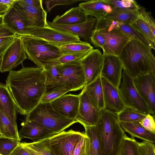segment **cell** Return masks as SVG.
Returning <instances> with one entry per match:
<instances>
[{"instance_id": "1", "label": "cell", "mask_w": 155, "mask_h": 155, "mask_svg": "<svg viewBox=\"0 0 155 155\" xmlns=\"http://www.w3.org/2000/svg\"><path fill=\"white\" fill-rule=\"evenodd\" d=\"M5 85L10 92L17 111L26 116L40 102L46 86L45 70L39 67L22 68L9 71Z\"/></svg>"}, {"instance_id": "2", "label": "cell", "mask_w": 155, "mask_h": 155, "mask_svg": "<svg viewBox=\"0 0 155 155\" xmlns=\"http://www.w3.org/2000/svg\"><path fill=\"white\" fill-rule=\"evenodd\" d=\"M123 70L133 78L148 73L155 75V58L151 49L131 38L118 57Z\"/></svg>"}, {"instance_id": "3", "label": "cell", "mask_w": 155, "mask_h": 155, "mask_svg": "<svg viewBox=\"0 0 155 155\" xmlns=\"http://www.w3.org/2000/svg\"><path fill=\"white\" fill-rule=\"evenodd\" d=\"M96 126L104 155H117L127 136L118 120L117 114L106 109L102 110Z\"/></svg>"}, {"instance_id": "4", "label": "cell", "mask_w": 155, "mask_h": 155, "mask_svg": "<svg viewBox=\"0 0 155 155\" xmlns=\"http://www.w3.org/2000/svg\"><path fill=\"white\" fill-rule=\"evenodd\" d=\"M57 66L61 78L56 83L46 86L44 94L64 89L75 91L83 89L85 86V75L81 60Z\"/></svg>"}, {"instance_id": "5", "label": "cell", "mask_w": 155, "mask_h": 155, "mask_svg": "<svg viewBox=\"0 0 155 155\" xmlns=\"http://www.w3.org/2000/svg\"><path fill=\"white\" fill-rule=\"evenodd\" d=\"M26 116L25 121L38 122L54 134L64 130L77 122L76 120L67 118L58 114L50 103H40Z\"/></svg>"}, {"instance_id": "6", "label": "cell", "mask_w": 155, "mask_h": 155, "mask_svg": "<svg viewBox=\"0 0 155 155\" xmlns=\"http://www.w3.org/2000/svg\"><path fill=\"white\" fill-rule=\"evenodd\" d=\"M20 36L28 59L37 67L43 68L47 63L62 55L56 46L45 41L29 35Z\"/></svg>"}, {"instance_id": "7", "label": "cell", "mask_w": 155, "mask_h": 155, "mask_svg": "<svg viewBox=\"0 0 155 155\" xmlns=\"http://www.w3.org/2000/svg\"><path fill=\"white\" fill-rule=\"evenodd\" d=\"M85 135L84 132L70 129L35 142L52 155H72L77 143Z\"/></svg>"}, {"instance_id": "8", "label": "cell", "mask_w": 155, "mask_h": 155, "mask_svg": "<svg viewBox=\"0 0 155 155\" xmlns=\"http://www.w3.org/2000/svg\"><path fill=\"white\" fill-rule=\"evenodd\" d=\"M119 91L125 107L145 114H150L148 106L136 88L133 78L123 69Z\"/></svg>"}, {"instance_id": "9", "label": "cell", "mask_w": 155, "mask_h": 155, "mask_svg": "<svg viewBox=\"0 0 155 155\" xmlns=\"http://www.w3.org/2000/svg\"><path fill=\"white\" fill-rule=\"evenodd\" d=\"M0 71H10L27 59L24 44L20 35H16L14 41L0 57Z\"/></svg>"}, {"instance_id": "10", "label": "cell", "mask_w": 155, "mask_h": 155, "mask_svg": "<svg viewBox=\"0 0 155 155\" xmlns=\"http://www.w3.org/2000/svg\"><path fill=\"white\" fill-rule=\"evenodd\" d=\"M26 35L44 40L56 46L80 41V37L78 36L63 30L51 27L48 24L36 29Z\"/></svg>"}, {"instance_id": "11", "label": "cell", "mask_w": 155, "mask_h": 155, "mask_svg": "<svg viewBox=\"0 0 155 155\" xmlns=\"http://www.w3.org/2000/svg\"><path fill=\"white\" fill-rule=\"evenodd\" d=\"M133 79L136 89L149 109L150 114L154 117L155 75L150 73Z\"/></svg>"}, {"instance_id": "12", "label": "cell", "mask_w": 155, "mask_h": 155, "mask_svg": "<svg viewBox=\"0 0 155 155\" xmlns=\"http://www.w3.org/2000/svg\"><path fill=\"white\" fill-rule=\"evenodd\" d=\"M13 6L18 11L29 27L37 28L48 24L47 13L45 10L39 9L28 5L22 0H17Z\"/></svg>"}, {"instance_id": "13", "label": "cell", "mask_w": 155, "mask_h": 155, "mask_svg": "<svg viewBox=\"0 0 155 155\" xmlns=\"http://www.w3.org/2000/svg\"><path fill=\"white\" fill-rule=\"evenodd\" d=\"M103 55L98 49H93L81 60L85 75L87 85L100 76Z\"/></svg>"}, {"instance_id": "14", "label": "cell", "mask_w": 155, "mask_h": 155, "mask_svg": "<svg viewBox=\"0 0 155 155\" xmlns=\"http://www.w3.org/2000/svg\"><path fill=\"white\" fill-rule=\"evenodd\" d=\"M98 31L104 37L106 41V43L102 48L103 54L112 55L118 57L131 39L116 29Z\"/></svg>"}, {"instance_id": "15", "label": "cell", "mask_w": 155, "mask_h": 155, "mask_svg": "<svg viewBox=\"0 0 155 155\" xmlns=\"http://www.w3.org/2000/svg\"><path fill=\"white\" fill-rule=\"evenodd\" d=\"M79 95L80 103L76 118L77 122L82 125L84 128L96 125L102 111H98L95 108L84 89Z\"/></svg>"}, {"instance_id": "16", "label": "cell", "mask_w": 155, "mask_h": 155, "mask_svg": "<svg viewBox=\"0 0 155 155\" xmlns=\"http://www.w3.org/2000/svg\"><path fill=\"white\" fill-rule=\"evenodd\" d=\"M80 103L79 95L64 94L50 103L53 108L65 117L76 120Z\"/></svg>"}, {"instance_id": "17", "label": "cell", "mask_w": 155, "mask_h": 155, "mask_svg": "<svg viewBox=\"0 0 155 155\" xmlns=\"http://www.w3.org/2000/svg\"><path fill=\"white\" fill-rule=\"evenodd\" d=\"M103 55V64L100 76L119 89L123 69L122 64L118 57Z\"/></svg>"}, {"instance_id": "18", "label": "cell", "mask_w": 155, "mask_h": 155, "mask_svg": "<svg viewBox=\"0 0 155 155\" xmlns=\"http://www.w3.org/2000/svg\"><path fill=\"white\" fill-rule=\"evenodd\" d=\"M2 24L16 35H28L37 29L28 26L13 6L8 8L3 15Z\"/></svg>"}, {"instance_id": "19", "label": "cell", "mask_w": 155, "mask_h": 155, "mask_svg": "<svg viewBox=\"0 0 155 155\" xmlns=\"http://www.w3.org/2000/svg\"><path fill=\"white\" fill-rule=\"evenodd\" d=\"M96 19L92 16H88L85 22L72 25L55 24L47 21L48 25L51 27L63 30L80 37L86 42L91 43V37L94 32Z\"/></svg>"}, {"instance_id": "20", "label": "cell", "mask_w": 155, "mask_h": 155, "mask_svg": "<svg viewBox=\"0 0 155 155\" xmlns=\"http://www.w3.org/2000/svg\"><path fill=\"white\" fill-rule=\"evenodd\" d=\"M101 78L105 109L117 114L125 107L120 97L119 89L104 78Z\"/></svg>"}, {"instance_id": "21", "label": "cell", "mask_w": 155, "mask_h": 155, "mask_svg": "<svg viewBox=\"0 0 155 155\" xmlns=\"http://www.w3.org/2000/svg\"><path fill=\"white\" fill-rule=\"evenodd\" d=\"M54 134L41 124L34 121L24 122L22 127L18 132L20 138H28L33 142L43 139Z\"/></svg>"}, {"instance_id": "22", "label": "cell", "mask_w": 155, "mask_h": 155, "mask_svg": "<svg viewBox=\"0 0 155 155\" xmlns=\"http://www.w3.org/2000/svg\"><path fill=\"white\" fill-rule=\"evenodd\" d=\"M0 108L10 121L17 126V108L14 99L6 86L0 83Z\"/></svg>"}, {"instance_id": "23", "label": "cell", "mask_w": 155, "mask_h": 155, "mask_svg": "<svg viewBox=\"0 0 155 155\" xmlns=\"http://www.w3.org/2000/svg\"><path fill=\"white\" fill-rule=\"evenodd\" d=\"M78 6L87 16L94 17L97 20L104 18L112 11L111 7L104 0L87 1L79 3Z\"/></svg>"}, {"instance_id": "24", "label": "cell", "mask_w": 155, "mask_h": 155, "mask_svg": "<svg viewBox=\"0 0 155 155\" xmlns=\"http://www.w3.org/2000/svg\"><path fill=\"white\" fill-rule=\"evenodd\" d=\"M85 91L92 104L98 111L105 109L101 78L99 77L94 81L85 85L83 88Z\"/></svg>"}, {"instance_id": "25", "label": "cell", "mask_w": 155, "mask_h": 155, "mask_svg": "<svg viewBox=\"0 0 155 155\" xmlns=\"http://www.w3.org/2000/svg\"><path fill=\"white\" fill-rule=\"evenodd\" d=\"M88 16L78 6L72 8L61 15H57L51 22L58 25H74L85 22Z\"/></svg>"}, {"instance_id": "26", "label": "cell", "mask_w": 155, "mask_h": 155, "mask_svg": "<svg viewBox=\"0 0 155 155\" xmlns=\"http://www.w3.org/2000/svg\"><path fill=\"white\" fill-rule=\"evenodd\" d=\"M120 125L124 131L131 137L140 139L143 141L154 143L155 134L152 133L143 128L139 122L120 123Z\"/></svg>"}, {"instance_id": "27", "label": "cell", "mask_w": 155, "mask_h": 155, "mask_svg": "<svg viewBox=\"0 0 155 155\" xmlns=\"http://www.w3.org/2000/svg\"><path fill=\"white\" fill-rule=\"evenodd\" d=\"M84 128V133L90 139V155H104L103 145L96 125Z\"/></svg>"}, {"instance_id": "28", "label": "cell", "mask_w": 155, "mask_h": 155, "mask_svg": "<svg viewBox=\"0 0 155 155\" xmlns=\"http://www.w3.org/2000/svg\"><path fill=\"white\" fill-rule=\"evenodd\" d=\"M0 134L2 137L21 141L17 126L14 125L0 108Z\"/></svg>"}, {"instance_id": "29", "label": "cell", "mask_w": 155, "mask_h": 155, "mask_svg": "<svg viewBox=\"0 0 155 155\" xmlns=\"http://www.w3.org/2000/svg\"><path fill=\"white\" fill-rule=\"evenodd\" d=\"M140 17L138 11L112 10L104 17L123 24H131Z\"/></svg>"}, {"instance_id": "30", "label": "cell", "mask_w": 155, "mask_h": 155, "mask_svg": "<svg viewBox=\"0 0 155 155\" xmlns=\"http://www.w3.org/2000/svg\"><path fill=\"white\" fill-rule=\"evenodd\" d=\"M115 29L119 30L132 39L139 41L151 49L155 50V48L131 24H123L118 22Z\"/></svg>"}, {"instance_id": "31", "label": "cell", "mask_w": 155, "mask_h": 155, "mask_svg": "<svg viewBox=\"0 0 155 155\" xmlns=\"http://www.w3.org/2000/svg\"><path fill=\"white\" fill-rule=\"evenodd\" d=\"M112 10L138 11L141 8L136 1L132 0H104Z\"/></svg>"}, {"instance_id": "32", "label": "cell", "mask_w": 155, "mask_h": 155, "mask_svg": "<svg viewBox=\"0 0 155 155\" xmlns=\"http://www.w3.org/2000/svg\"><path fill=\"white\" fill-rule=\"evenodd\" d=\"M117 155H140L139 142L126 136L124 139Z\"/></svg>"}, {"instance_id": "33", "label": "cell", "mask_w": 155, "mask_h": 155, "mask_svg": "<svg viewBox=\"0 0 155 155\" xmlns=\"http://www.w3.org/2000/svg\"><path fill=\"white\" fill-rule=\"evenodd\" d=\"M56 46L58 48L62 55L71 52L89 51L93 49V47L89 43L81 41Z\"/></svg>"}, {"instance_id": "34", "label": "cell", "mask_w": 155, "mask_h": 155, "mask_svg": "<svg viewBox=\"0 0 155 155\" xmlns=\"http://www.w3.org/2000/svg\"><path fill=\"white\" fill-rule=\"evenodd\" d=\"M117 114L118 120L120 123L139 122L147 115L132 108L126 107H125Z\"/></svg>"}, {"instance_id": "35", "label": "cell", "mask_w": 155, "mask_h": 155, "mask_svg": "<svg viewBox=\"0 0 155 155\" xmlns=\"http://www.w3.org/2000/svg\"><path fill=\"white\" fill-rule=\"evenodd\" d=\"M131 25L155 48V35L142 18L139 17Z\"/></svg>"}, {"instance_id": "36", "label": "cell", "mask_w": 155, "mask_h": 155, "mask_svg": "<svg viewBox=\"0 0 155 155\" xmlns=\"http://www.w3.org/2000/svg\"><path fill=\"white\" fill-rule=\"evenodd\" d=\"M43 68L45 73L46 86L56 83L61 78L57 65L48 62L45 65Z\"/></svg>"}, {"instance_id": "37", "label": "cell", "mask_w": 155, "mask_h": 155, "mask_svg": "<svg viewBox=\"0 0 155 155\" xmlns=\"http://www.w3.org/2000/svg\"><path fill=\"white\" fill-rule=\"evenodd\" d=\"M89 51L71 52L65 54L57 59L48 62H51L55 65H58L81 60Z\"/></svg>"}, {"instance_id": "38", "label": "cell", "mask_w": 155, "mask_h": 155, "mask_svg": "<svg viewBox=\"0 0 155 155\" xmlns=\"http://www.w3.org/2000/svg\"><path fill=\"white\" fill-rule=\"evenodd\" d=\"M20 141L1 137H0V153L10 155L20 144Z\"/></svg>"}, {"instance_id": "39", "label": "cell", "mask_w": 155, "mask_h": 155, "mask_svg": "<svg viewBox=\"0 0 155 155\" xmlns=\"http://www.w3.org/2000/svg\"><path fill=\"white\" fill-rule=\"evenodd\" d=\"M90 139L85 134L77 144L72 155H90Z\"/></svg>"}, {"instance_id": "40", "label": "cell", "mask_w": 155, "mask_h": 155, "mask_svg": "<svg viewBox=\"0 0 155 155\" xmlns=\"http://www.w3.org/2000/svg\"><path fill=\"white\" fill-rule=\"evenodd\" d=\"M84 0H46L45 3L46 5V11L50 12L55 6L59 5H71Z\"/></svg>"}, {"instance_id": "41", "label": "cell", "mask_w": 155, "mask_h": 155, "mask_svg": "<svg viewBox=\"0 0 155 155\" xmlns=\"http://www.w3.org/2000/svg\"><path fill=\"white\" fill-rule=\"evenodd\" d=\"M69 91L68 90L64 89L44 94L41 99L40 103H50L59 97L65 94Z\"/></svg>"}, {"instance_id": "42", "label": "cell", "mask_w": 155, "mask_h": 155, "mask_svg": "<svg viewBox=\"0 0 155 155\" xmlns=\"http://www.w3.org/2000/svg\"><path fill=\"white\" fill-rule=\"evenodd\" d=\"M140 124L148 131L155 134V123L154 117L148 114L141 121Z\"/></svg>"}, {"instance_id": "43", "label": "cell", "mask_w": 155, "mask_h": 155, "mask_svg": "<svg viewBox=\"0 0 155 155\" xmlns=\"http://www.w3.org/2000/svg\"><path fill=\"white\" fill-rule=\"evenodd\" d=\"M140 155H155L154 144L143 141L139 142Z\"/></svg>"}, {"instance_id": "44", "label": "cell", "mask_w": 155, "mask_h": 155, "mask_svg": "<svg viewBox=\"0 0 155 155\" xmlns=\"http://www.w3.org/2000/svg\"><path fill=\"white\" fill-rule=\"evenodd\" d=\"M140 17L149 26L153 34L155 35V21L150 13L147 12L145 9L141 8L139 10Z\"/></svg>"}, {"instance_id": "45", "label": "cell", "mask_w": 155, "mask_h": 155, "mask_svg": "<svg viewBox=\"0 0 155 155\" xmlns=\"http://www.w3.org/2000/svg\"><path fill=\"white\" fill-rule=\"evenodd\" d=\"M91 42L96 47L102 48L106 43L104 37L98 31L94 30L91 37Z\"/></svg>"}, {"instance_id": "46", "label": "cell", "mask_w": 155, "mask_h": 155, "mask_svg": "<svg viewBox=\"0 0 155 155\" xmlns=\"http://www.w3.org/2000/svg\"><path fill=\"white\" fill-rule=\"evenodd\" d=\"M16 35L2 23L0 25V44L7 39Z\"/></svg>"}, {"instance_id": "47", "label": "cell", "mask_w": 155, "mask_h": 155, "mask_svg": "<svg viewBox=\"0 0 155 155\" xmlns=\"http://www.w3.org/2000/svg\"><path fill=\"white\" fill-rule=\"evenodd\" d=\"M26 143L28 146L41 155H52L49 151L35 142Z\"/></svg>"}, {"instance_id": "48", "label": "cell", "mask_w": 155, "mask_h": 155, "mask_svg": "<svg viewBox=\"0 0 155 155\" xmlns=\"http://www.w3.org/2000/svg\"><path fill=\"white\" fill-rule=\"evenodd\" d=\"M26 4L35 7L38 9L44 10L42 0H22Z\"/></svg>"}, {"instance_id": "49", "label": "cell", "mask_w": 155, "mask_h": 155, "mask_svg": "<svg viewBox=\"0 0 155 155\" xmlns=\"http://www.w3.org/2000/svg\"><path fill=\"white\" fill-rule=\"evenodd\" d=\"M16 35L12 37L7 39L0 44V57L1 56L6 49L14 41Z\"/></svg>"}, {"instance_id": "50", "label": "cell", "mask_w": 155, "mask_h": 155, "mask_svg": "<svg viewBox=\"0 0 155 155\" xmlns=\"http://www.w3.org/2000/svg\"><path fill=\"white\" fill-rule=\"evenodd\" d=\"M10 155H31L20 144L18 145Z\"/></svg>"}, {"instance_id": "51", "label": "cell", "mask_w": 155, "mask_h": 155, "mask_svg": "<svg viewBox=\"0 0 155 155\" xmlns=\"http://www.w3.org/2000/svg\"><path fill=\"white\" fill-rule=\"evenodd\" d=\"M20 145L25 148L31 155H41L28 146L26 142H21Z\"/></svg>"}, {"instance_id": "52", "label": "cell", "mask_w": 155, "mask_h": 155, "mask_svg": "<svg viewBox=\"0 0 155 155\" xmlns=\"http://www.w3.org/2000/svg\"><path fill=\"white\" fill-rule=\"evenodd\" d=\"M17 0H0V3L9 8L13 6V4Z\"/></svg>"}, {"instance_id": "53", "label": "cell", "mask_w": 155, "mask_h": 155, "mask_svg": "<svg viewBox=\"0 0 155 155\" xmlns=\"http://www.w3.org/2000/svg\"><path fill=\"white\" fill-rule=\"evenodd\" d=\"M8 8L6 6L0 3V15H3Z\"/></svg>"}, {"instance_id": "54", "label": "cell", "mask_w": 155, "mask_h": 155, "mask_svg": "<svg viewBox=\"0 0 155 155\" xmlns=\"http://www.w3.org/2000/svg\"><path fill=\"white\" fill-rule=\"evenodd\" d=\"M3 15H0V25L2 23Z\"/></svg>"}, {"instance_id": "55", "label": "cell", "mask_w": 155, "mask_h": 155, "mask_svg": "<svg viewBox=\"0 0 155 155\" xmlns=\"http://www.w3.org/2000/svg\"><path fill=\"white\" fill-rule=\"evenodd\" d=\"M2 137L1 135L0 134V137Z\"/></svg>"}, {"instance_id": "56", "label": "cell", "mask_w": 155, "mask_h": 155, "mask_svg": "<svg viewBox=\"0 0 155 155\" xmlns=\"http://www.w3.org/2000/svg\"><path fill=\"white\" fill-rule=\"evenodd\" d=\"M0 155H2V154H1V153H0Z\"/></svg>"}, {"instance_id": "57", "label": "cell", "mask_w": 155, "mask_h": 155, "mask_svg": "<svg viewBox=\"0 0 155 155\" xmlns=\"http://www.w3.org/2000/svg\"><path fill=\"white\" fill-rule=\"evenodd\" d=\"M0 60H1V58H0Z\"/></svg>"}]
</instances>
